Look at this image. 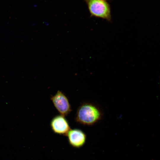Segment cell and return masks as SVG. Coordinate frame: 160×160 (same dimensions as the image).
Wrapping results in <instances>:
<instances>
[{
	"label": "cell",
	"instance_id": "1",
	"mask_svg": "<svg viewBox=\"0 0 160 160\" xmlns=\"http://www.w3.org/2000/svg\"><path fill=\"white\" fill-rule=\"evenodd\" d=\"M102 116V111L97 105L90 102L85 101L78 108L75 120L80 124L92 126L100 121Z\"/></svg>",
	"mask_w": 160,
	"mask_h": 160
},
{
	"label": "cell",
	"instance_id": "2",
	"mask_svg": "<svg viewBox=\"0 0 160 160\" xmlns=\"http://www.w3.org/2000/svg\"><path fill=\"white\" fill-rule=\"evenodd\" d=\"M86 3L91 16L111 20V6L103 0H84Z\"/></svg>",
	"mask_w": 160,
	"mask_h": 160
},
{
	"label": "cell",
	"instance_id": "3",
	"mask_svg": "<svg viewBox=\"0 0 160 160\" xmlns=\"http://www.w3.org/2000/svg\"><path fill=\"white\" fill-rule=\"evenodd\" d=\"M50 99L60 114L65 116L71 112V107L69 99L61 91L58 90L55 95L51 96Z\"/></svg>",
	"mask_w": 160,
	"mask_h": 160
},
{
	"label": "cell",
	"instance_id": "4",
	"mask_svg": "<svg viewBox=\"0 0 160 160\" xmlns=\"http://www.w3.org/2000/svg\"><path fill=\"white\" fill-rule=\"evenodd\" d=\"M50 126L52 131L55 133L66 136L71 129L68 122L65 116L57 115L51 120Z\"/></svg>",
	"mask_w": 160,
	"mask_h": 160
},
{
	"label": "cell",
	"instance_id": "5",
	"mask_svg": "<svg viewBox=\"0 0 160 160\" xmlns=\"http://www.w3.org/2000/svg\"><path fill=\"white\" fill-rule=\"evenodd\" d=\"M66 136L68 137L69 144L74 148H78L82 147L86 141V134L79 129H71Z\"/></svg>",
	"mask_w": 160,
	"mask_h": 160
},
{
	"label": "cell",
	"instance_id": "6",
	"mask_svg": "<svg viewBox=\"0 0 160 160\" xmlns=\"http://www.w3.org/2000/svg\"><path fill=\"white\" fill-rule=\"evenodd\" d=\"M103 0L106 1V0Z\"/></svg>",
	"mask_w": 160,
	"mask_h": 160
}]
</instances>
